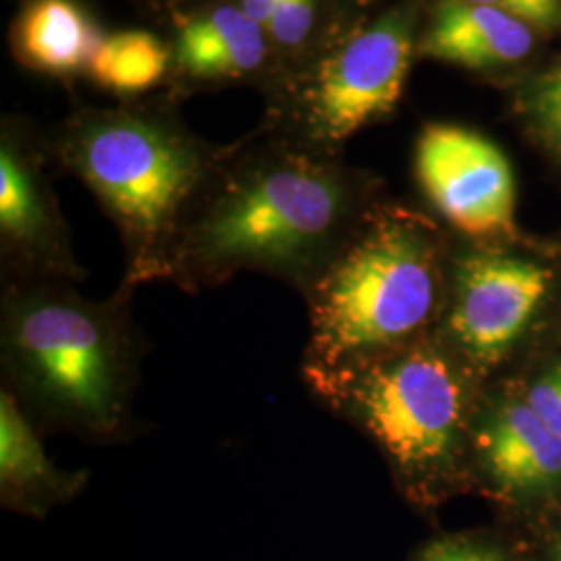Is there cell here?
<instances>
[{"instance_id":"6da1fadb","label":"cell","mask_w":561,"mask_h":561,"mask_svg":"<svg viewBox=\"0 0 561 561\" xmlns=\"http://www.w3.org/2000/svg\"><path fill=\"white\" fill-rule=\"evenodd\" d=\"M375 206L341 154L259 125L225 144L181 238L171 283L201 294L240 273H262L304 296Z\"/></svg>"},{"instance_id":"7a4b0ae2","label":"cell","mask_w":561,"mask_h":561,"mask_svg":"<svg viewBox=\"0 0 561 561\" xmlns=\"http://www.w3.org/2000/svg\"><path fill=\"white\" fill-rule=\"evenodd\" d=\"M46 144L55 169L80 180L115 225L125 259L121 287L171 283L181 238L225 146L198 136L164 92L80 104Z\"/></svg>"},{"instance_id":"3957f363","label":"cell","mask_w":561,"mask_h":561,"mask_svg":"<svg viewBox=\"0 0 561 561\" xmlns=\"http://www.w3.org/2000/svg\"><path fill=\"white\" fill-rule=\"evenodd\" d=\"M131 289L92 300L73 283H2L0 373L42 433L123 442L134 424L144 337Z\"/></svg>"},{"instance_id":"277c9868","label":"cell","mask_w":561,"mask_h":561,"mask_svg":"<svg viewBox=\"0 0 561 561\" xmlns=\"http://www.w3.org/2000/svg\"><path fill=\"white\" fill-rule=\"evenodd\" d=\"M447 294L433 225L396 206H375L301 296L310 327L301 368L337 370L421 343L445 312Z\"/></svg>"},{"instance_id":"5b68a950","label":"cell","mask_w":561,"mask_h":561,"mask_svg":"<svg viewBox=\"0 0 561 561\" xmlns=\"http://www.w3.org/2000/svg\"><path fill=\"white\" fill-rule=\"evenodd\" d=\"M443 341H421L337 370L301 368L314 400L381 447L408 486L451 474L468 424V382Z\"/></svg>"},{"instance_id":"8992f818","label":"cell","mask_w":561,"mask_h":561,"mask_svg":"<svg viewBox=\"0 0 561 561\" xmlns=\"http://www.w3.org/2000/svg\"><path fill=\"white\" fill-rule=\"evenodd\" d=\"M416 9L345 25L317 55L262 90L261 125L329 154L400 104L419 55Z\"/></svg>"},{"instance_id":"52a82bcc","label":"cell","mask_w":561,"mask_h":561,"mask_svg":"<svg viewBox=\"0 0 561 561\" xmlns=\"http://www.w3.org/2000/svg\"><path fill=\"white\" fill-rule=\"evenodd\" d=\"M55 169L46 136L30 121L4 117L0 127V275L2 283L85 279L71 231L50 183Z\"/></svg>"},{"instance_id":"ba28073f","label":"cell","mask_w":561,"mask_h":561,"mask_svg":"<svg viewBox=\"0 0 561 561\" xmlns=\"http://www.w3.org/2000/svg\"><path fill=\"white\" fill-rule=\"evenodd\" d=\"M551 273L537 262L495 252H466L451 262L442 341L472 368L507 356L537 314Z\"/></svg>"},{"instance_id":"9c48e42d","label":"cell","mask_w":561,"mask_h":561,"mask_svg":"<svg viewBox=\"0 0 561 561\" xmlns=\"http://www.w3.org/2000/svg\"><path fill=\"white\" fill-rule=\"evenodd\" d=\"M414 171L426 201L463 238L493 240L514 231L512 167L481 134L451 123L426 125L416 141Z\"/></svg>"},{"instance_id":"30bf717a","label":"cell","mask_w":561,"mask_h":561,"mask_svg":"<svg viewBox=\"0 0 561 561\" xmlns=\"http://www.w3.org/2000/svg\"><path fill=\"white\" fill-rule=\"evenodd\" d=\"M161 34L171 48L162 92L178 102L229 85H254L262 92L279 71L266 30L236 0H202Z\"/></svg>"},{"instance_id":"8fae6325","label":"cell","mask_w":561,"mask_h":561,"mask_svg":"<svg viewBox=\"0 0 561 561\" xmlns=\"http://www.w3.org/2000/svg\"><path fill=\"white\" fill-rule=\"evenodd\" d=\"M88 470H62L48 458L42 431L20 400L0 385V505L30 518L78 497Z\"/></svg>"},{"instance_id":"7c38bea8","label":"cell","mask_w":561,"mask_h":561,"mask_svg":"<svg viewBox=\"0 0 561 561\" xmlns=\"http://www.w3.org/2000/svg\"><path fill=\"white\" fill-rule=\"evenodd\" d=\"M533 27L468 0H437L419 41V57L472 71L503 67L530 55Z\"/></svg>"},{"instance_id":"4fadbf2b","label":"cell","mask_w":561,"mask_h":561,"mask_svg":"<svg viewBox=\"0 0 561 561\" xmlns=\"http://www.w3.org/2000/svg\"><path fill=\"white\" fill-rule=\"evenodd\" d=\"M104 36L81 0H21L9 25V48L27 71L73 80L88 76Z\"/></svg>"},{"instance_id":"5bb4252c","label":"cell","mask_w":561,"mask_h":561,"mask_svg":"<svg viewBox=\"0 0 561 561\" xmlns=\"http://www.w3.org/2000/svg\"><path fill=\"white\" fill-rule=\"evenodd\" d=\"M482 468L503 491L541 493L561 481V437L522 403H500L472 437Z\"/></svg>"},{"instance_id":"9a60e30c","label":"cell","mask_w":561,"mask_h":561,"mask_svg":"<svg viewBox=\"0 0 561 561\" xmlns=\"http://www.w3.org/2000/svg\"><path fill=\"white\" fill-rule=\"evenodd\" d=\"M171 71L169 42L154 27L108 32L90 62L88 78L119 101L164 88Z\"/></svg>"},{"instance_id":"2e32d148","label":"cell","mask_w":561,"mask_h":561,"mask_svg":"<svg viewBox=\"0 0 561 561\" xmlns=\"http://www.w3.org/2000/svg\"><path fill=\"white\" fill-rule=\"evenodd\" d=\"M533 115L561 154V65L539 81L533 94Z\"/></svg>"},{"instance_id":"e0dca14e","label":"cell","mask_w":561,"mask_h":561,"mask_svg":"<svg viewBox=\"0 0 561 561\" xmlns=\"http://www.w3.org/2000/svg\"><path fill=\"white\" fill-rule=\"evenodd\" d=\"M416 561H507V558L491 545L454 535L426 542Z\"/></svg>"},{"instance_id":"ac0fdd59","label":"cell","mask_w":561,"mask_h":561,"mask_svg":"<svg viewBox=\"0 0 561 561\" xmlns=\"http://www.w3.org/2000/svg\"><path fill=\"white\" fill-rule=\"evenodd\" d=\"M497 9L505 15L535 27H556L561 23L560 0H468Z\"/></svg>"},{"instance_id":"d6986e66","label":"cell","mask_w":561,"mask_h":561,"mask_svg":"<svg viewBox=\"0 0 561 561\" xmlns=\"http://www.w3.org/2000/svg\"><path fill=\"white\" fill-rule=\"evenodd\" d=\"M526 403L556 435L561 437V364L533 385Z\"/></svg>"},{"instance_id":"ffe728a7","label":"cell","mask_w":561,"mask_h":561,"mask_svg":"<svg viewBox=\"0 0 561 561\" xmlns=\"http://www.w3.org/2000/svg\"><path fill=\"white\" fill-rule=\"evenodd\" d=\"M129 4L141 20L157 32H164L173 21L201 4L202 0H121Z\"/></svg>"},{"instance_id":"44dd1931","label":"cell","mask_w":561,"mask_h":561,"mask_svg":"<svg viewBox=\"0 0 561 561\" xmlns=\"http://www.w3.org/2000/svg\"><path fill=\"white\" fill-rule=\"evenodd\" d=\"M362 2H364V0H333V4L337 7L341 18L345 21H350V23L360 20V18H358V15H360L358 11H360Z\"/></svg>"},{"instance_id":"7402d4cb","label":"cell","mask_w":561,"mask_h":561,"mask_svg":"<svg viewBox=\"0 0 561 561\" xmlns=\"http://www.w3.org/2000/svg\"><path fill=\"white\" fill-rule=\"evenodd\" d=\"M553 558H556V561H561V539L553 547Z\"/></svg>"}]
</instances>
